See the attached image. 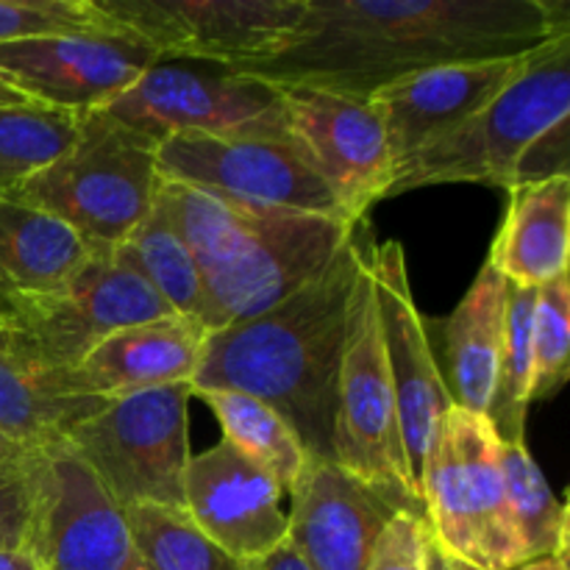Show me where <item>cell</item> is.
<instances>
[{
  "mask_svg": "<svg viewBox=\"0 0 570 570\" xmlns=\"http://www.w3.org/2000/svg\"><path fill=\"white\" fill-rule=\"evenodd\" d=\"M562 33L568 11L549 0H306L289 42L234 72L367 100L434 67L521 59Z\"/></svg>",
  "mask_w": 570,
  "mask_h": 570,
  "instance_id": "obj_1",
  "label": "cell"
},
{
  "mask_svg": "<svg viewBox=\"0 0 570 570\" xmlns=\"http://www.w3.org/2000/svg\"><path fill=\"white\" fill-rule=\"evenodd\" d=\"M367 220L315 278L250 321L209 334L193 393L254 395L293 426L309 460H332L337 376L351 301L371 254Z\"/></svg>",
  "mask_w": 570,
  "mask_h": 570,
  "instance_id": "obj_2",
  "label": "cell"
},
{
  "mask_svg": "<svg viewBox=\"0 0 570 570\" xmlns=\"http://www.w3.org/2000/svg\"><path fill=\"white\" fill-rule=\"evenodd\" d=\"M156 200L198 262L209 334L250 321L315 278L356 223L245 204L159 176Z\"/></svg>",
  "mask_w": 570,
  "mask_h": 570,
  "instance_id": "obj_3",
  "label": "cell"
},
{
  "mask_svg": "<svg viewBox=\"0 0 570 570\" xmlns=\"http://www.w3.org/2000/svg\"><path fill=\"white\" fill-rule=\"evenodd\" d=\"M570 117V33L523 56L507 87L476 115L432 139L395 173L387 198L434 184L512 187L523 150Z\"/></svg>",
  "mask_w": 570,
  "mask_h": 570,
  "instance_id": "obj_4",
  "label": "cell"
},
{
  "mask_svg": "<svg viewBox=\"0 0 570 570\" xmlns=\"http://www.w3.org/2000/svg\"><path fill=\"white\" fill-rule=\"evenodd\" d=\"M156 148L154 139L120 126L106 111H89L78 120L76 142L9 198L59 217L92 248L115 250L154 206Z\"/></svg>",
  "mask_w": 570,
  "mask_h": 570,
  "instance_id": "obj_5",
  "label": "cell"
},
{
  "mask_svg": "<svg viewBox=\"0 0 570 570\" xmlns=\"http://www.w3.org/2000/svg\"><path fill=\"white\" fill-rule=\"evenodd\" d=\"M423 515L449 560L484 570L523 566L507 507L501 440L488 415L451 406L421 468Z\"/></svg>",
  "mask_w": 570,
  "mask_h": 570,
  "instance_id": "obj_6",
  "label": "cell"
},
{
  "mask_svg": "<svg viewBox=\"0 0 570 570\" xmlns=\"http://www.w3.org/2000/svg\"><path fill=\"white\" fill-rule=\"evenodd\" d=\"M189 384L109 401L67 434V449L92 471L120 510L137 504L184 510L189 451Z\"/></svg>",
  "mask_w": 570,
  "mask_h": 570,
  "instance_id": "obj_7",
  "label": "cell"
},
{
  "mask_svg": "<svg viewBox=\"0 0 570 570\" xmlns=\"http://www.w3.org/2000/svg\"><path fill=\"white\" fill-rule=\"evenodd\" d=\"M373 248V245H371ZM332 460L362 482L423 512L421 493L406 465L399 404L384 356L382 326L371 282V254L356 282L337 376Z\"/></svg>",
  "mask_w": 570,
  "mask_h": 570,
  "instance_id": "obj_8",
  "label": "cell"
},
{
  "mask_svg": "<svg viewBox=\"0 0 570 570\" xmlns=\"http://www.w3.org/2000/svg\"><path fill=\"white\" fill-rule=\"evenodd\" d=\"M100 111L156 145L170 137L289 139L282 87L212 65L159 61Z\"/></svg>",
  "mask_w": 570,
  "mask_h": 570,
  "instance_id": "obj_9",
  "label": "cell"
},
{
  "mask_svg": "<svg viewBox=\"0 0 570 570\" xmlns=\"http://www.w3.org/2000/svg\"><path fill=\"white\" fill-rule=\"evenodd\" d=\"M167 315L176 312L156 289L117 259L115 250L100 248L45 293L0 289V323L61 371H72L109 334Z\"/></svg>",
  "mask_w": 570,
  "mask_h": 570,
  "instance_id": "obj_10",
  "label": "cell"
},
{
  "mask_svg": "<svg viewBox=\"0 0 570 570\" xmlns=\"http://www.w3.org/2000/svg\"><path fill=\"white\" fill-rule=\"evenodd\" d=\"M161 61L237 67L271 59L289 42L306 0H95Z\"/></svg>",
  "mask_w": 570,
  "mask_h": 570,
  "instance_id": "obj_11",
  "label": "cell"
},
{
  "mask_svg": "<svg viewBox=\"0 0 570 570\" xmlns=\"http://www.w3.org/2000/svg\"><path fill=\"white\" fill-rule=\"evenodd\" d=\"M156 167L161 178L245 204L348 220L293 139L170 137L156 148Z\"/></svg>",
  "mask_w": 570,
  "mask_h": 570,
  "instance_id": "obj_12",
  "label": "cell"
},
{
  "mask_svg": "<svg viewBox=\"0 0 570 570\" xmlns=\"http://www.w3.org/2000/svg\"><path fill=\"white\" fill-rule=\"evenodd\" d=\"M289 139L326 181L351 223L387 200L395 159L387 131L367 100L315 87H282Z\"/></svg>",
  "mask_w": 570,
  "mask_h": 570,
  "instance_id": "obj_13",
  "label": "cell"
},
{
  "mask_svg": "<svg viewBox=\"0 0 570 570\" xmlns=\"http://www.w3.org/2000/svg\"><path fill=\"white\" fill-rule=\"evenodd\" d=\"M371 282L376 298L379 326H382L384 356L393 379L395 404H399L401 438H404L406 465L415 484L426 462L429 445L440 423L454 406L443 371L438 365L429 328L412 295L406 276V256L399 239L371 248ZM421 493V488H417Z\"/></svg>",
  "mask_w": 570,
  "mask_h": 570,
  "instance_id": "obj_14",
  "label": "cell"
},
{
  "mask_svg": "<svg viewBox=\"0 0 570 570\" xmlns=\"http://www.w3.org/2000/svg\"><path fill=\"white\" fill-rule=\"evenodd\" d=\"M159 53L128 33H65L0 45V72L31 104L89 115L120 98Z\"/></svg>",
  "mask_w": 570,
  "mask_h": 570,
  "instance_id": "obj_15",
  "label": "cell"
},
{
  "mask_svg": "<svg viewBox=\"0 0 570 570\" xmlns=\"http://www.w3.org/2000/svg\"><path fill=\"white\" fill-rule=\"evenodd\" d=\"M28 554L42 570H142L122 510L67 445L45 451V499Z\"/></svg>",
  "mask_w": 570,
  "mask_h": 570,
  "instance_id": "obj_16",
  "label": "cell"
},
{
  "mask_svg": "<svg viewBox=\"0 0 570 570\" xmlns=\"http://www.w3.org/2000/svg\"><path fill=\"white\" fill-rule=\"evenodd\" d=\"M399 499L328 460H306L289 490L287 540L312 570H367ZM412 512V510H410Z\"/></svg>",
  "mask_w": 570,
  "mask_h": 570,
  "instance_id": "obj_17",
  "label": "cell"
},
{
  "mask_svg": "<svg viewBox=\"0 0 570 570\" xmlns=\"http://www.w3.org/2000/svg\"><path fill=\"white\" fill-rule=\"evenodd\" d=\"M276 479L220 440L193 454L184 473V512L237 562H254L287 540V510Z\"/></svg>",
  "mask_w": 570,
  "mask_h": 570,
  "instance_id": "obj_18",
  "label": "cell"
},
{
  "mask_svg": "<svg viewBox=\"0 0 570 570\" xmlns=\"http://www.w3.org/2000/svg\"><path fill=\"white\" fill-rule=\"evenodd\" d=\"M521 59L434 67L371 95L367 104L376 109L387 131L395 173L415 150L443 137L445 131L456 128L462 120L476 115L484 104H490L515 76Z\"/></svg>",
  "mask_w": 570,
  "mask_h": 570,
  "instance_id": "obj_19",
  "label": "cell"
},
{
  "mask_svg": "<svg viewBox=\"0 0 570 570\" xmlns=\"http://www.w3.org/2000/svg\"><path fill=\"white\" fill-rule=\"evenodd\" d=\"M206 340L209 332L184 315L120 328L72 367V384L78 393L104 401L167 384H189L204 360Z\"/></svg>",
  "mask_w": 570,
  "mask_h": 570,
  "instance_id": "obj_20",
  "label": "cell"
},
{
  "mask_svg": "<svg viewBox=\"0 0 570 570\" xmlns=\"http://www.w3.org/2000/svg\"><path fill=\"white\" fill-rule=\"evenodd\" d=\"M109 401L78 393L72 371L48 365L0 323V438L17 451H53Z\"/></svg>",
  "mask_w": 570,
  "mask_h": 570,
  "instance_id": "obj_21",
  "label": "cell"
},
{
  "mask_svg": "<svg viewBox=\"0 0 570 570\" xmlns=\"http://www.w3.org/2000/svg\"><path fill=\"white\" fill-rule=\"evenodd\" d=\"M507 298L510 284L484 262L465 298L443 321L445 343V387L460 410L488 415L495 395L501 345L507 328Z\"/></svg>",
  "mask_w": 570,
  "mask_h": 570,
  "instance_id": "obj_22",
  "label": "cell"
},
{
  "mask_svg": "<svg viewBox=\"0 0 570 570\" xmlns=\"http://www.w3.org/2000/svg\"><path fill=\"white\" fill-rule=\"evenodd\" d=\"M510 206L490 248V265L515 287H543L568 276L570 178L507 189Z\"/></svg>",
  "mask_w": 570,
  "mask_h": 570,
  "instance_id": "obj_23",
  "label": "cell"
},
{
  "mask_svg": "<svg viewBox=\"0 0 570 570\" xmlns=\"http://www.w3.org/2000/svg\"><path fill=\"white\" fill-rule=\"evenodd\" d=\"M98 248L67 223L17 198H0V289L45 293L70 278Z\"/></svg>",
  "mask_w": 570,
  "mask_h": 570,
  "instance_id": "obj_24",
  "label": "cell"
},
{
  "mask_svg": "<svg viewBox=\"0 0 570 570\" xmlns=\"http://www.w3.org/2000/svg\"><path fill=\"white\" fill-rule=\"evenodd\" d=\"M115 256L139 273L176 315L193 317L204 328L209 326V304L198 262L159 200H154L145 220L128 234L126 243L117 245Z\"/></svg>",
  "mask_w": 570,
  "mask_h": 570,
  "instance_id": "obj_25",
  "label": "cell"
},
{
  "mask_svg": "<svg viewBox=\"0 0 570 570\" xmlns=\"http://www.w3.org/2000/svg\"><path fill=\"white\" fill-rule=\"evenodd\" d=\"M212 410L215 421L220 423L223 440L232 443L239 454L265 468L284 495H289L295 479L306 465V451L298 434L273 406L254 395L234 393V390H204L193 393Z\"/></svg>",
  "mask_w": 570,
  "mask_h": 570,
  "instance_id": "obj_26",
  "label": "cell"
},
{
  "mask_svg": "<svg viewBox=\"0 0 570 570\" xmlns=\"http://www.w3.org/2000/svg\"><path fill=\"white\" fill-rule=\"evenodd\" d=\"M507 507L523 566L568 557V507L554 495L527 443H501Z\"/></svg>",
  "mask_w": 570,
  "mask_h": 570,
  "instance_id": "obj_27",
  "label": "cell"
},
{
  "mask_svg": "<svg viewBox=\"0 0 570 570\" xmlns=\"http://www.w3.org/2000/svg\"><path fill=\"white\" fill-rule=\"evenodd\" d=\"M534 301L538 289L510 284L504 345L495 395L488 412L501 443H527V415L534 382Z\"/></svg>",
  "mask_w": 570,
  "mask_h": 570,
  "instance_id": "obj_28",
  "label": "cell"
},
{
  "mask_svg": "<svg viewBox=\"0 0 570 570\" xmlns=\"http://www.w3.org/2000/svg\"><path fill=\"white\" fill-rule=\"evenodd\" d=\"M81 115L39 104L0 106V198L59 159L78 134Z\"/></svg>",
  "mask_w": 570,
  "mask_h": 570,
  "instance_id": "obj_29",
  "label": "cell"
},
{
  "mask_svg": "<svg viewBox=\"0 0 570 570\" xmlns=\"http://www.w3.org/2000/svg\"><path fill=\"white\" fill-rule=\"evenodd\" d=\"M142 570H243L184 510L137 504L122 510Z\"/></svg>",
  "mask_w": 570,
  "mask_h": 570,
  "instance_id": "obj_30",
  "label": "cell"
},
{
  "mask_svg": "<svg viewBox=\"0 0 570 570\" xmlns=\"http://www.w3.org/2000/svg\"><path fill=\"white\" fill-rule=\"evenodd\" d=\"M100 31L122 33L95 0H0V45Z\"/></svg>",
  "mask_w": 570,
  "mask_h": 570,
  "instance_id": "obj_31",
  "label": "cell"
},
{
  "mask_svg": "<svg viewBox=\"0 0 570 570\" xmlns=\"http://www.w3.org/2000/svg\"><path fill=\"white\" fill-rule=\"evenodd\" d=\"M570 362L568 276L538 287L534 301V382L532 401H549L562 390Z\"/></svg>",
  "mask_w": 570,
  "mask_h": 570,
  "instance_id": "obj_32",
  "label": "cell"
},
{
  "mask_svg": "<svg viewBox=\"0 0 570 570\" xmlns=\"http://www.w3.org/2000/svg\"><path fill=\"white\" fill-rule=\"evenodd\" d=\"M45 499V451L0 456V551H28Z\"/></svg>",
  "mask_w": 570,
  "mask_h": 570,
  "instance_id": "obj_33",
  "label": "cell"
},
{
  "mask_svg": "<svg viewBox=\"0 0 570 570\" xmlns=\"http://www.w3.org/2000/svg\"><path fill=\"white\" fill-rule=\"evenodd\" d=\"M432 543V529L423 512H395L373 549L367 570H429Z\"/></svg>",
  "mask_w": 570,
  "mask_h": 570,
  "instance_id": "obj_34",
  "label": "cell"
},
{
  "mask_svg": "<svg viewBox=\"0 0 570 570\" xmlns=\"http://www.w3.org/2000/svg\"><path fill=\"white\" fill-rule=\"evenodd\" d=\"M551 178H570V117L540 134L523 150L512 173V187L551 181Z\"/></svg>",
  "mask_w": 570,
  "mask_h": 570,
  "instance_id": "obj_35",
  "label": "cell"
},
{
  "mask_svg": "<svg viewBox=\"0 0 570 570\" xmlns=\"http://www.w3.org/2000/svg\"><path fill=\"white\" fill-rule=\"evenodd\" d=\"M243 570H312V568L306 566L304 557L289 546V540H284V543L276 546L271 554L259 557V560L254 562H245Z\"/></svg>",
  "mask_w": 570,
  "mask_h": 570,
  "instance_id": "obj_36",
  "label": "cell"
},
{
  "mask_svg": "<svg viewBox=\"0 0 570 570\" xmlns=\"http://www.w3.org/2000/svg\"><path fill=\"white\" fill-rule=\"evenodd\" d=\"M0 570H42L28 551H0Z\"/></svg>",
  "mask_w": 570,
  "mask_h": 570,
  "instance_id": "obj_37",
  "label": "cell"
},
{
  "mask_svg": "<svg viewBox=\"0 0 570 570\" xmlns=\"http://www.w3.org/2000/svg\"><path fill=\"white\" fill-rule=\"evenodd\" d=\"M515 570H568V557H546V560L527 562Z\"/></svg>",
  "mask_w": 570,
  "mask_h": 570,
  "instance_id": "obj_38",
  "label": "cell"
},
{
  "mask_svg": "<svg viewBox=\"0 0 570 570\" xmlns=\"http://www.w3.org/2000/svg\"><path fill=\"white\" fill-rule=\"evenodd\" d=\"M429 570H449V560H445V554L434 543H432V551H429Z\"/></svg>",
  "mask_w": 570,
  "mask_h": 570,
  "instance_id": "obj_39",
  "label": "cell"
},
{
  "mask_svg": "<svg viewBox=\"0 0 570 570\" xmlns=\"http://www.w3.org/2000/svg\"><path fill=\"white\" fill-rule=\"evenodd\" d=\"M445 560H449V557H445ZM449 570H484V568H476V566H471V562L449 560Z\"/></svg>",
  "mask_w": 570,
  "mask_h": 570,
  "instance_id": "obj_40",
  "label": "cell"
},
{
  "mask_svg": "<svg viewBox=\"0 0 570 570\" xmlns=\"http://www.w3.org/2000/svg\"><path fill=\"white\" fill-rule=\"evenodd\" d=\"M9 454H17V449H11V445L0 438V456H9Z\"/></svg>",
  "mask_w": 570,
  "mask_h": 570,
  "instance_id": "obj_41",
  "label": "cell"
}]
</instances>
